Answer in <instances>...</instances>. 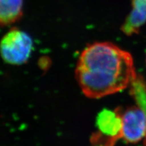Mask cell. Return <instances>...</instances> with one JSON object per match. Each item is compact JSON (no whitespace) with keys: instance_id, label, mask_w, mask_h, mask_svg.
Segmentation results:
<instances>
[{"instance_id":"obj_1","label":"cell","mask_w":146,"mask_h":146,"mask_svg":"<svg viewBox=\"0 0 146 146\" xmlns=\"http://www.w3.org/2000/svg\"><path fill=\"white\" fill-rule=\"evenodd\" d=\"M136 76L131 55L110 42L88 45L76 69L80 88L91 99L119 92L130 86Z\"/></svg>"},{"instance_id":"obj_6","label":"cell","mask_w":146,"mask_h":146,"mask_svg":"<svg viewBox=\"0 0 146 146\" xmlns=\"http://www.w3.org/2000/svg\"><path fill=\"white\" fill-rule=\"evenodd\" d=\"M23 0H0V26H6L22 16Z\"/></svg>"},{"instance_id":"obj_7","label":"cell","mask_w":146,"mask_h":146,"mask_svg":"<svg viewBox=\"0 0 146 146\" xmlns=\"http://www.w3.org/2000/svg\"><path fill=\"white\" fill-rule=\"evenodd\" d=\"M130 93L133 98L136 105L145 111L146 115V82L142 76L137 74L130 85ZM144 146H146V135Z\"/></svg>"},{"instance_id":"obj_4","label":"cell","mask_w":146,"mask_h":146,"mask_svg":"<svg viewBox=\"0 0 146 146\" xmlns=\"http://www.w3.org/2000/svg\"><path fill=\"white\" fill-rule=\"evenodd\" d=\"M122 138L128 143L136 144L146 135V115L139 106L130 107L123 111Z\"/></svg>"},{"instance_id":"obj_3","label":"cell","mask_w":146,"mask_h":146,"mask_svg":"<svg viewBox=\"0 0 146 146\" xmlns=\"http://www.w3.org/2000/svg\"><path fill=\"white\" fill-rule=\"evenodd\" d=\"M33 45V40L28 34L13 28L4 36L0 42V53L7 63L20 65L29 58Z\"/></svg>"},{"instance_id":"obj_5","label":"cell","mask_w":146,"mask_h":146,"mask_svg":"<svg viewBox=\"0 0 146 146\" xmlns=\"http://www.w3.org/2000/svg\"><path fill=\"white\" fill-rule=\"evenodd\" d=\"M132 9L121 30L128 36L138 34L146 22V0H131Z\"/></svg>"},{"instance_id":"obj_2","label":"cell","mask_w":146,"mask_h":146,"mask_svg":"<svg viewBox=\"0 0 146 146\" xmlns=\"http://www.w3.org/2000/svg\"><path fill=\"white\" fill-rule=\"evenodd\" d=\"M122 109L117 107L114 110L104 108L98 113L96 121L98 130L91 136V145L114 146L122 138Z\"/></svg>"}]
</instances>
